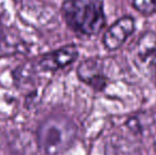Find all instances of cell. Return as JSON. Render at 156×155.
<instances>
[{
  "mask_svg": "<svg viewBox=\"0 0 156 155\" xmlns=\"http://www.w3.org/2000/svg\"><path fill=\"white\" fill-rule=\"evenodd\" d=\"M132 4L144 15H153L156 13V0H132Z\"/></svg>",
  "mask_w": 156,
  "mask_h": 155,
  "instance_id": "7",
  "label": "cell"
},
{
  "mask_svg": "<svg viewBox=\"0 0 156 155\" xmlns=\"http://www.w3.org/2000/svg\"><path fill=\"white\" fill-rule=\"evenodd\" d=\"M78 76L81 81L94 89H102L106 84V78L103 73L101 62L94 58L84 61L78 67Z\"/></svg>",
  "mask_w": 156,
  "mask_h": 155,
  "instance_id": "5",
  "label": "cell"
},
{
  "mask_svg": "<svg viewBox=\"0 0 156 155\" xmlns=\"http://www.w3.org/2000/svg\"><path fill=\"white\" fill-rule=\"evenodd\" d=\"M137 53L142 63L156 69V33L146 32L139 38Z\"/></svg>",
  "mask_w": 156,
  "mask_h": 155,
  "instance_id": "6",
  "label": "cell"
},
{
  "mask_svg": "<svg viewBox=\"0 0 156 155\" xmlns=\"http://www.w3.org/2000/svg\"><path fill=\"white\" fill-rule=\"evenodd\" d=\"M154 149H155V152H156V136H155V139H154Z\"/></svg>",
  "mask_w": 156,
  "mask_h": 155,
  "instance_id": "8",
  "label": "cell"
},
{
  "mask_svg": "<svg viewBox=\"0 0 156 155\" xmlns=\"http://www.w3.org/2000/svg\"><path fill=\"white\" fill-rule=\"evenodd\" d=\"M76 136V128L68 118L49 117L37 130L39 149L46 155H58L71 147Z\"/></svg>",
  "mask_w": 156,
  "mask_h": 155,
  "instance_id": "2",
  "label": "cell"
},
{
  "mask_svg": "<svg viewBox=\"0 0 156 155\" xmlns=\"http://www.w3.org/2000/svg\"><path fill=\"white\" fill-rule=\"evenodd\" d=\"M62 12L67 25L82 35H96L105 25L101 0H66Z\"/></svg>",
  "mask_w": 156,
  "mask_h": 155,
  "instance_id": "1",
  "label": "cell"
},
{
  "mask_svg": "<svg viewBox=\"0 0 156 155\" xmlns=\"http://www.w3.org/2000/svg\"><path fill=\"white\" fill-rule=\"evenodd\" d=\"M135 31V20L131 16H124L118 19L107 29L103 36L105 48L111 51L119 49L126 39Z\"/></svg>",
  "mask_w": 156,
  "mask_h": 155,
  "instance_id": "3",
  "label": "cell"
},
{
  "mask_svg": "<svg viewBox=\"0 0 156 155\" xmlns=\"http://www.w3.org/2000/svg\"><path fill=\"white\" fill-rule=\"evenodd\" d=\"M78 56V48L74 45H68L44 55L39 60L38 66L44 71H56L72 64Z\"/></svg>",
  "mask_w": 156,
  "mask_h": 155,
  "instance_id": "4",
  "label": "cell"
}]
</instances>
